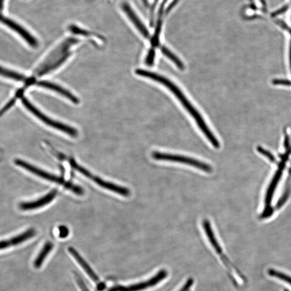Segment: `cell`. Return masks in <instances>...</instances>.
<instances>
[{
    "label": "cell",
    "mask_w": 291,
    "mask_h": 291,
    "mask_svg": "<svg viewBox=\"0 0 291 291\" xmlns=\"http://www.w3.org/2000/svg\"><path fill=\"white\" fill-rule=\"evenodd\" d=\"M58 193L56 189H53L45 196L38 199L36 201L22 202L19 204V207L23 211H29L37 210L52 202Z\"/></svg>",
    "instance_id": "10"
},
{
    "label": "cell",
    "mask_w": 291,
    "mask_h": 291,
    "mask_svg": "<svg viewBox=\"0 0 291 291\" xmlns=\"http://www.w3.org/2000/svg\"><path fill=\"white\" fill-rule=\"evenodd\" d=\"M121 7H122L123 11L126 14V16H127L130 21L133 23L140 32L142 34V35L145 38H149V33L147 29L145 26L144 23L141 21L137 15L135 14L129 5L124 3L122 4Z\"/></svg>",
    "instance_id": "14"
},
{
    "label": "cell",
    "mask_w": 291,
    "mask_h": 291,
    "mask_svg": "<svg viewBox=\"0 0 291 291\" xmlns=\"http://www.w3.org/2000/svg\"><path fill=\"white\" fill-rule=\"evenodd\" d=\"M167 271L162 270L151 278L138 284L129 286H116L111 288L108 291H141L153 287L157 285L167 277Z\"/></svg>",
    "instance_id": "7"
},
{
    "label": "cell",
    "mask_w": 291,
    "mask_h": 291,
    "mask_svg": "<svg viewBox=\"0 0 291 291\" xmlns=\"http://www.w3.org/2000/svg\"><path fill=\"white\" fill-rule=\"evenodd\" d=\"M281 176V171H279L275 174V177L273 179V182H272L271 185L269 187V190L268 192V194H267L266 197V205H269V203L271 202L272 196H273V194L274 193L275 187L277 184L279 178Z\"/></svg>",
    "instance_id": "19"
},
{
    "label": "cell",
    "mask_w": 291,
    "mask_h": 291,
    "mask_svg": "<svg viewBox=\"0 0 291 291\" xmlns=\"http://www.w3.org/2000/svg\"><path fill=\"white\" fill-rule=\"evenodd\" d=\"M53 247V244L50 242H47L45 245L43 246L40 253H39L36 259L33 261V266L35 268L38 269L41 268L43 262L45 261L48 255L50 254Z\"/></svg>",
    "instance_id": "15"
},
{
    "label": "cell",
    "mask_w": 291,
    "mask_h": 291,
    "mask_svg": "<svg viewBox=\"0 0 291 291\" xmlns=\"http://www.w3.org/2000/svg\"><path fill=\"white\" fill-rule=\"evenodd\" d=\"M202 226L210 244L213 247V249L217 252V254L221 256V259L223 263L225 264L226 268L229 269L231 273H233V270H232L233 269L238 275H240L241 274L240 271L237 269L236 267L231 263V262L226 255L223 254L222 247L217 240L214 232H213L212 229L210 221L207 219L204 220L202 222Z\"/></svg>",
    "instance_id": "8"
},
{
    "label": "cell",
    "mask_w": 291,
    "mask_h": 291,
    "mask_svg": "<svg viewBox=\"0 0 291 291\" xmlns=\"http://www.w3.org/2000/svg\"><path fill=\"white\" fill-rule=\"evenodd\" d=\"M1 75L8 79H12L14 81H26L27 78L25 76L20 74V73L17 72L15 71H13L10 69H6V68L1 67Z\"/></svg>",
    "instance_id": "16"
},
{
    "label": "cell",
    "mask_w": 291,
    "mask_h": 291,
    "mask_svg": "<svg viewBox=\"0 0 291 291\" xmlns=\"http://www.w3.org/2000/svg\"><path fill=\"white\" fill-rule=\"evenodd\" d=\"M36 234V232L35 230L31 228V229L22 232V234L12 238V239L1 241L0 247H1V250H3L7 249L8 247L13 246L17 245L32 239V238L35 236Z\"/></svg>",
    "instance_id": "13"
},
{
    "label": "cell",
    "mask_w": 291,
    "mask_h": 291,
    "mask_svg": "<svg viewBox=\"0 0 291 291\" xmlns=\"http://www.w3.org/2000/svg\"><path fill=\"white\" fill-rule=\"evenodd\" d=\"M35 84L38 86L44 87V88L57 92L58 94L65 97L68 100H70L73 103L76 104L79 103V99L75 95L72 94L70 91L60 85L53 83V82L50 81H37Z\"/></svg>",
    "instance_id": "12"
},
{
    "label": "cell",
    "mask_w": 291,
    "mask_h": 291,
    "mask_svg": "<svg viewBox=\"0 0 291 291\" xmlns=\"http://www.w3.org/2000/svg\"><path fill=\"white\" fill-rule=\"evenodd\" d=\"M69 162L71 166L73 168L83 175L84 176L91 179V180L98 184L100 187L124 197H129L130 196V191L128 188L120 186L118 185V184L104 180V179L100 178L92 174L88 170L80 166L79 164H78L75 162L74 159L70 158L69 160Z\"/></svg>",
    "instance_id": "5"
},
{
    "label": "cell",
    "mask_w": 291,
    "mask_h": 291,
    "mask_svg": "<svg viewBox=\"0 0 291 291\" xmlns=\"http://www.w3.org/2000/svg\"><path fill=\"white\" fill-rule=\"evenodd\" d=\"M161 50L163 54L172 61L179 70H183L184 69V65L182 62L172 51H170L168 48L162 46L161 47Z\"/></svg>",
    "instance_id": "17"
},
{
    "label": "cell",
    "mask_w": 291,
    "mask_h": 291,
    "mask_svg": "<svg viewBox=\"0 0 291 291\" xmlns=\"http://www.w3.org/2000/svg\"><path fill=\"white\" fill-rule=\"evenodd\" d=\"M14 163L17 166L27 170V171L35 174L39 177L62 185L68 190L76 194V195H82L84 194V189L81 187L76 185V184L70 181H67L61 177L55 176L54 174L43 171V170L33 166V165L24 161L23 160L16 159L14 160Z\"/></svg>",
    "instance_id": "3"
},
{
    "label": "cell",
    "mask_w": 291,
    "mask_h": 291,
    "mask_svg": "<svg viewBox=\"0 0 291 291\" xmlns=\"http://www.w3.org/2000/svg\"><path fill=\"white\" fill-rule=\"evenodd\" d=\"M135 74L138 76L147 78V79L157 81L159 83H161L164 86H166L177 97L184 108L187 110L188 113L195 120L199 129L205 134L213 146L216 148H220V144L219 142H218L217 139L215 137L214 134L212 133L210 128H209L201 114L199 113V112L195 108V107L189 101L187 97L184 96L182 91L173 82L166 77L156 74V73L143 69L136 70Z\"/></svg>",
    "instance_id": "1"
},
{
    "label": "cell",
    "mask_w": 291,
    "mask_h": 291,
    "mask_svg": "<svg viewBox=\"0 0 291 291\" xmlns=\"http://www.w3.org/2000/svg\"><path fill=\"white\" fill-rule=\"evenodd\" d=\"M68 251H69V253L73 257H74L77 263L81 267V268L84 270L85 273L88 275L90 279L94 281L97 287L103 283V282H101L98 276H97L93 269L91 268V267L89 264L87 263L85 260L80 255L79 252L72 247H69V248H68Z\"/></svg>",
    "instance_id": "11"
},
{
    "label": "cell",
    "mask_w": 291,
    "mask_h": 291,
    "mask_svg": "<svg viewBox=\"0 0 291 291\" xmlns=\"http://www.w3.org/2000/svg\"><path fill=\"white\" fill-rule=\"evenodd\" d=\"M273 83L276 85L291 86V81L288 80H274Z\"/></svg>",
    "instance_id": "22"
},
{
    "label": "cell",
    "mask_w": 291,
    "mask_h": 291,
    "mask_svg": "<svg viewBox=\"0 0 291 291\" xmlns=\"http://www.w3.org/2000/svg\"><path fill=\"white\" fill-rule=\"evenodd\" d=\"M4 1L5 0H1V9H2V8H3L4 6Z\"/></svg>",
    "instance_id": "27"
},
{
    "label": "cell",
    "mask_w": 291,
    "mask_h": 291,
    "mask_svg": "<svg viewBox=\"0 0 291 291\" xmlns=\"http://www.w3.org/2000/svg\"><path fill=\"white\" fill-rule=\"evenodd\" d=\"M152 157L154 160L158 161L171 162L188 164L207 173L212 172V168L210 165L203 162L200 160L183 156V155L154 151L152 154Z\"/></svg>",
    "instance_id": "6"
},
{
    "label": "cell",
    "mask_w": 291,
    "mask_h": 291,
    "mask_svg": "<svg viewBox=\"0 0 291 291\" xmlns=\"http://www.w3.org/2000/svg\"><path fill=\"white\" fill-rule=\"evenodd\" d=\"M155 56V51L154 50V48H152L151 49L149 50L148 53L146 60V64L148 66H152L154 63Z\"/></svg>",
    "instance_id": "20"
},
{
    "label": "cell",
    "mask_w": 291,
    "mask_h": 291,
    "mask_svg": "<svg viewBox=\"0 0 291 291\" xmlns=\"http://www.w3.org/2000/svg\"><path fill=\"white\" fill-rule=\"evenodd\" d=\"M75 278L78 285H79L81 291H90L88 288H87L84 281L82 280L81 276L77 274H75Z\"/></svg>",
    "instance_id": "21"
},
{
    "label": "cell",
    "mask_w": 291,
    "mask_h": 291,
    "mask_svg": "<svg viewBox=\"0 0 291 291\" xmlns=\"http://www.w3.org/2000/svg\"><path fill=\"white\" fill-rule=\"evenodd\" d=\"M268 273L270 276L282 280L291 286V275L274 269H269L268 271Z\"/></svg>",
    "instance_id": "18"
},
{
    "label": "cell",
    "mask_w": 291,
    "mask_h": 291,
    "mask_svg": "<svg viewBox=\"0 0 291 291\" xmlns=\"http://www.w3.org/2000/svg\"><path fill=\"white\" fill-rule=\"evenodd\" d=\"M290 66H291V43H290Z\"/></svg>",
    "instance_id": "26"
},
{
    "label": "cell",
    "mask_w": 291,
    "mask_h": 291,
    "mask_svg": "<svg viewBox=\"0 0 291 291\" xmlns=\"http://www.w3.org/2000/svg\"><path fill=\"white\" fill-rule=\"evenodd\" d=\"M69 230L65 226H60L59 227V235L61 238L66 237L69 235Z\"/></svg>",
    "instance_id": "24"
},
{
    "label": "cell",
    "mask_w": 291,
    "mask_h": 291,
    "mask_svg": "<svg viewBox=\"0 0 291 291\" xmlns=\"http://www.w3.org/2000/svg\"><path fill=\"white\" fill-rule=\"evenodd\" d=\"M1 22L5 26L12 29L16 32L19 36H20L29 46L32 48H37L38 43L36 38L32 34L29 32L26 29L23 27L20 24L14 21L11 18L1 16Z\"/></svg>",
    "instance_id": "9"
},
{
    "label": "cell",
    "mask_w": 291,
    "mask_h": 291,
    "mask_svg": "<svg viewBox=\"0 0 291 291\" xmlns=\"http://www.w3.org/2000/svg\"><path fill=\"white\" fill-rule=\"evenodd\" d=\"M258 149L260 153L264 154L266 157H268V158H269L271 160L272 162H275V159L273 157V155H271L270 154V153L267 151V150H266L262 148L261 147H258V149Z\"/></svg>",
    "instance_id": "25"
},
{
    "label": "cell",
    "mask_w": 291,
    "mask_h": 291,
    "mask_svg": "<svg viewBox=\"0 0 291 291\" xmlns=\"http://www.w3.org/2000/svg\"><path fill=\"white\" fill-rule=\"evenodd\" d=\"M21 101L24 107L44 123L52 128L62 131V132L69 135L72 137L75 138L77 137L79 133H78L77 130L75 128H73L70 126L63 124L59 122V121L53 120L48 117V116L38 110L25 97H22Z\"/></svg>",
    "instance_id": "4"
},
{
    "label": "cell",
    "mask_w": 291,
    "mask_h": 291,
    "mask_svg": "<svg viewBox=\"0 0 291 291\" xmlns=\"http://www.w3.org/2000/svg\"><path fill=\"white\" fill-rule=\"evenodd\" d=\"M78 42L79 40L74 38H67L63 41L37 67L35 75L38 77L45 75L61 66L70 56V48Z\"/></svg>",
    "instance_id": "2"
},
{
    "label": "cell",
    "mask_w": 291,
    "mask_h": 291,
    "mask_svg": "<svg viewBox=\"0 0 291 291\" xmlns=\"http://www.w3.org/2000/svg\"><path fill=\"white\" fill-rule=\"evenodd\" d=\"M193 283L194 280L192 278L189 279L186 281V283L184 284L182 288L178 291H188L191 288Z\"/></svg>",
    "instance_id": "23"
},
{
    "label": "cell",
    "mask_w": 291,
    "mask_h": 291,
    "mask_svg": "<svg viewBox=\"0 0 291 291\" xmlns=\"http://www.w3.org/2000/svg\"><path fill=\"white\" fill-rule=\"evenodd\" d=\"M284 291H289V290H287V289H284Z\"/></svg>",
    "instance_id": "28"
}]
</instances>
